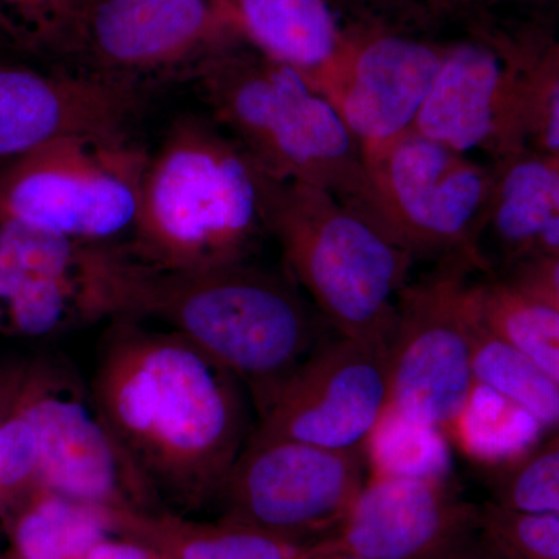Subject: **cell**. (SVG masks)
Instances as JSON below:
<instances>
[{"mask_svg":"<svg viewBox=\"0 0 559 559\" xmlns=\"http://www.w3.org/2000/svg\"><path fill=\"white\" fill-rule=\"evenodd\" d=\"M31 51L66 53L84 0H0Z\"/></svg>","mask_w":559,"mask_h":559,"instance_id":"obj_29","label":"cell"},{"mask_svg":"<svg viewBox=\"0 0 559 559\" xmlns=\"http://www.w3.org/2000/svg\"><path fill=\"white\" fill-rule=\"evenodd\" d=\"M522 150L559 154V40L528 49L521 117Z\"/></svg>","mask_w":559,"mask_h":559,"instance_id":"obj_27","label":"cell"},{"mask_svg":"<svg viewBox=\"0 0 559 559\" xmlns=\"http://www.w3.org/2000/svg\"><path fill=\"white\" fill-rule=\"evenodd\" d=\"M110 536L109 510L43 485L31 492L11 530L17 559H86Z\"/></svg>","mask_w":559,"mask_h":559,"instance_id":"obj_21","label":"cell"},{"mask_svg":"<svg viewBox=\"0 0 559 559\" xmlns=\"http://www.w3.org/2000/svg\"><path fill=\"white\" fill-rule=\"evenodd\" d=\"M17 411L38 440L43 487L109 511L160 509L156 491L121 447L91 388L70 374L44 382Z\"/></svg>","mask_w":559,"mask_h":559,"instance_id":"obj_12","label":"cell"},{"mask_svg":"<svg viewBox=\"0 0 559 559\" xmlns=\"http://www.w3.org/2000/svg\"><path fill=\"white\" fill-rule=\"evenodd\" d=\"M390 2H392V0H390ZM426 3H428V0H425Z\"/></svg>","mask_w":559,"mask_h":559,"instance_id":"obj_38","label":"cell"},{"mask_svg":"<svg viewBox=\"0 0 559 559\" xmlns=\"http://www.w3.org/2000/svg\"><path fill=\"white\" fill-rule=\"evenodd\" d=\"M0 47H11V49L27 50L21 33L14 27L9 14L3 10L2 2H0Z\"/></svg>","mask_w":559,"mask_h":559,"instance_id":"obj_34","label":"cell"},{"mask_svg":"<svg viewBox=\"0 0 559 559\" xmlns=\"http://www.w3.org/2000/svg\"><path fill=\"white\" fill-rule=\"evenodd\" d=\"M471 301L485 326L559 382V311L506 280L471 282Z\"/></svg>","mask_w":559,"mask_h":559,"instance_id":"obj_22","label":"cell"},{"mask_svg":"<svg viewBox=\"0 0 559 559\" xmlns=\"http://www.w3.org/2000/svg\"><path fill=\"white\" fill-rule=\"evenodd\" d=\"M466 257H447L439 270L401 290L388 345L389 403L447 433L465 407L474 380L468 326Z\"/></svg>","mask_w":559,"mask_h":559,"instance_id":"obj_8","label":"cell"},{"mask_svg":"<svg viewBox=\"0 0 559 559\" xmlns=\"http://www.w3.org/2000/svg\"><path fill=\"white\" fill-rule=\"evenodd\" d=\"M544 432V426L528 412L476 382L451 441L471 460L491 469L524 457L539 443Z\"/></svg>","mask_w":559,"mask_h":559,"instance_id":"obj_24","label":"cell"},{"mask_svg":"<svg viewBox=\"0 0 559 559\" xmlns=\"http://www.w3.org/2000/svg\"><path fill=\"white\" fill-rule=\"evenodd\" d=\"M506 280L525 296L559 311V253L518 261Z\"/></svg>","mask_w":559,"mask_h":559,"instance_id":"obj_31","label":"cell"},{"mask_svg":"<svg viewBox=\"0 0 559 559\" xmlns=\"http://www.w3.org/2000/svg\"><path fill=\"white\" fill-rule=\"evenodd\" d=\"M444 50L447 46L399 25L358 24L345 31L340 57L308 81L340 114L362 156L369 157L412 131L439 75Z\"/></svg>","mask_w":559,"mask_h":559,"instance_id":"obj_10","label":"cell"},{"mask_svg":"<svg viewBox=\"0 0 559 559\" xmlns=\"http://www.w3.org/2000/svg\"><path fill=\"white\" fill-rule=\"evenodd\" d=\"M495 2H496V0H495Z\"/></svg>","mask_w":559,"mask_h":559,"instance_id":"obj_39","label":"cell"},{"mask_svg":"<svg viewBox=\"0 0 559 559\" xmlns=\"http://www.w3.org/2000/svg\"><path fill=\"white\" fill-rule=\"evenodd\" d=\"M240 384L175 331L117 319L91 390L160 502L190 514L218 500L248 444Z\"/></svg>","mask_w":559,"mask_h":559,"instance_id":"obj_1","label":"cell"},{"mask_svg":"<svg viewBox=\"0 0 559 559\" xmlns=\"http://www.w3.org/2000/svg\"><path fill=\"white\" fill-rule=\"evenodd\" d=\"M389 396L388 348L336 334L322 342L259 412L249 441L364 450Z\"/></svg>","mask_w":559,"mask_h":559,"instance_id":"obj_11","label":"cell"},{"mask_svg":"<svg viewBox=\"0 0 559 559\" xmlns=\"http://www.w3.org/2000/svg\"><path fill=\"white\" fill-rule=\"evenodd\" d=\"M502 160V167L495 171L479 238L489 231L500 252L516 263L557 255L559 154L524 151Z\"/></svg>","mask_w":559,"mask_h":559,"instance_id":"obj_18","label":"cell"},{"mask_svg":"<svg viewBox=\"0 0 559 559\" xmlns=\"http://www.w3.org/2000/svg\"><path fill=\"white\" fill-rule=\"evenodd\" d=\"M0 301L25 336L109 319L102 245L0 221Z\"/></svg>","mask_w":559,"mask_h":559,"instance_id":"obj_16","label":"cell"},{"mask_svg":"<svg viewBox=\"0 0 559 559\" xmlns=\"http://www.w3.org/2000/svg\"><path fill=\"white\" fill-rule=\"evenodd\" d=\"M263 230L259 168L218 128L183 117L146 160L123 245L164 270H213L249 261Z\"/></svg>","mask_w":559,"mask_h":559,"instance_id":"obj_4","label":"cell"},{"mask_svg":"<svg viewBox=\"0 0 559 559\" xmlns=\"http://www.w3.org/2000/svg\"><path fill=\"white\" fill-rule=\"evenodd\" d=\"M364 164L374 224L393 241L412 257H466L480 270L477 238L495 173L412 131Z\"/></svg>","mask_w":559,"mask_h":559,"instance_id":"obj_7","label":"cell"},{"mask_svg":"<svg viewBox=\"0 0 559 559\" xmlns=\"http://www.w3.org/2000/svg\"><path fill=\"white\" fill-rule=\"evenodd\" d=\"M495 0H457L455 5V13H465L473 17V22L476 21V14L484 13Z\"/></svg>","mask_w":559,"mask_h":559,"instance_id":"obj_35","label":"cell"},{"mask_svg":"<svg viewBox=\"0 0 559 559\" xmlns=\"http://www.w3.org/2000/svg\"><path fill=\"white\" fill-rule=\"evenodd\" d=\"M139 81L0 62V162L64 138L128 139Z\"/></svg>","mask_w":559,"mask_h":559,"instance_id":"obj_15","label":"cell"},{"mask_svg":"<svg viewBox=\"0 0 559 559\" xmlns=\"http://www.w3.org/2000/svg\"><path fill=\"white\" fill-rule=\"evenodd\" d=\"M480 530L514 559H559V513H518L487 502Z\"/></svg>","mask_w":559,"mask_h":559,"instance_id":"obj_28","label":"cell"},{"mask_svg":"<svg viewBox=\"0 0 559 559\" xmlns=\"http://www.w3.org/2000/svg\"><path fill=\"white\" fill-rule=\"evenodd\" d=\"M480 528V507L450 480L370 476L323 549L364 559H440Z\"/></svg>","mask_w":559,"mask_h":559,"instance_id":"obj_17","label":"cell"},{"mask_svg":"<svg viewBox=\"0 0 559 559\" xmlns=\"http://www.w3.org/2000/svg\"><path fill=\"white\" fill-rule=\"evenodd\" d=\"M432 16H447V14L455 13L457 0H428Z\"/></svg>","mask_w":559,"mask_h":559,"instance_id":"obj_36","label":"cell"},{"mask_svg":"<svg viewBox=\"0 0 559 559\" xmlns=\"http://www.w3.org/2000/svg\"><path fill=\"white\" fill-rule=\"evenodd\" d=\"M489 502L518 513H559V430L524 457L491 468Z\"/></svg>","mask_w":559,"mask_h":559,"instance_id":"obj_26","label":"cell"},{"mask_svg":"<svg viewBox=\"0 0 559 559\" xmlns=\"http://www.w3.org/2000/svg\"><path fill=\"white\" fill-rule=\"evenodd\" d=\"M108 286L114 319L165 323L235 374L259 412L331 337L329 323L293 282L249 261L164 270L119 245L110 252Z\"/></svg>","mask_w":559,"mask_h":559,"instance_id":"obj_2","label":"cell"},{"mask_svg":"<svg viewBox=\"0 0 559 559\" xmlns=\"http://www.w3.org/2000/svg\"><path fill=\"white\" fill-rule=\"evenodd\" d=\"M238 40L213 0H84L66 53L91 73L140 81L194 69Z\"/></svg>","mask_w":559,"mask_h":559,"instance_id":"obj_13","label":"cell"},{"mask_svg":"<svg viewBox=\"0 0 559 559\" xmlns=\"http://www.w3.org/2000/svg\"><path fill=\"white\" fill-rule=\"evenodd\" d=\"M259 173L264 226L312 307L340 336L388 348L412 253L330 191Z\"/></svg>","mask_w":559,"mask_h":559,"instance_id":"obj_5","label":"cell"},{"mask_svg":"<svg viewBox=\"0 0 559 559\" xmlns=\"http://www.w3.org/2000/svg\"><path fill=\"white\" fill-rule=\"evenodd\" d=\"M86 559H168L159 550L124 536H110L102 540L87 555Z\"/></svg>","mask_w":559,"mask_h":559,"instance_id":"obj_32","label":"cell"},{"mask_svg":"<svg viewBox=\"0 0 559 559\" xmlns=\"http://www.w3.org/2000/svg\"><path fill=\"white\" fill-rule=\"evenodd\" d=\"M146 160L128 139L64 138L0 162V221L117 245L138 218Z\"/></svg>","mask_w":559,"mask_h":559,"instance_id":"obj_6","label":"cell"},{"mask_svg":"<svg viewBox=\"0 0 559 559\" xmlns=\"http://www.w3.org/2000/svg\"><path fill=\"white\" fill-rule=\"evenodd\" d=\"M190 72L215 120L259 170L330 191L373 221L358 140L299 70L238 40Z\"/></svg>","mask_w":559,"mask_h":559,"instance_id":"obj_3","label":"cell"},{"mask_svg":"<svg viewBox=\"0 0 559 559\" xmlns=\"http://www.w3.org/2000/svg\"><path fill=\"white\" fill-rule=\"evenodd\" d=\"M323 543V540H322ZM307 559H364L355 557V555L344 554V551L323 549L322 544L314 554L310 555Z\"/></svg>","mask_w":559,"mask_h":559,"instance_id":"obj_37","label":"cell"},{"mask_svg":"<svg viewBox=\"0 0 559 559\" xmlns=\"http://www.w3.org/2000/svg\"><path fill=\"white\" fill-rule=\"evenodd\" d=\"M468 40L448 44L436 83L412 132L466 154L487 150L506 159L524 153L522 100L528 46L474 25Z\"/></svg>","mask_w":559,"mask_h":559,"instance_id":"obj_14","label":"cell"},{"mask_svg":"<svg viewBox=\"0 0 559 559\" xmlns=\"http://www.w3.org/2000/svg\"><path fill=\"white\" fill-rule=\"evenodd\" d=\"M238 39L310 80L340 57L345 31L329 0H213Z\"/></svg>","mask_w":559,"mask_h":559,"instance_id":"obj_20","label":"cell"},{"mask_svg":"<svg viewBox=\"0 0 559 559\" xmlns=\"http://www.w3.org/2000/svg\"><path fill=\"white\" fill-rule=\"evenodd\" d=\"M366 452L248 441L216 503L219 518L288 538H330L366 484Z\"/></svg>","mask_w":559,"mask_h":559,"instance_id":"obj_9","label":"cell"},{"mask_svg":"<svg viewBox=\"0 0 559 559\" xmlns=\"http://www.w3.org/2000/svg\"><path fill=\"white\" fill-rule=\"evenodd\" d=\"M468 326L474 380L513 401L544 429L558 432L559 382L481 323L469 290Z\"/></svg>","mask_w":559,"mask_h":559,"instance_id":"obj_23","label":"cell"},{"mask_svg":"<svg viewBox=\"0 0 559 559\" xmlns=\"http://www.w3.org/2000/svg\"><path fill=\"white\" fill-rule=\"evenodd\" d=\"M39 485L38 440L31 423L17 411L0 423V506Z\"/></svg>","mask_w":559,"mask_h":559,"instance_id":"obj_30","label":"cell"},{"mask_svg":"<svg viewBox=\"0 0 559 559\" xmlns=\"http://www.w3.org/2000/svg\"><path fill=\"white\" fill-rule=\"evenodd\" d=\"M370 476L450 480V439L432 423L388 403L364 444Z\"/></svg>","mask_w":559,"mask_h":559,"instance_id":"obj_25","label":"cell"},{"mask_svg":"<svg viewBox=\"0 0 559 559\" xmlns=\"http://www.w3.org/2000/svg\"><path fill=\"white\" fill-rule=\"evenodd\" d=\"M440 559H514L506 554L498 544L477 530L468 538L463 539L454 549L444 554Z\"/></svg>","mask_w":559,"mask_h":559,"instance_id":"obj_33","label":"cell"},{"mask_svg":"<svg viewBox=\"0 0 559 559\" xmlns=\"http://www.w3.org/2000/svg\"><path fill=\"white\" fill-rule=\"evenodd\" d=\"M109 518L114 536L148 544L168 559H307L322 544L224 518L198 521L168 509L116 510Z\"/></svg>","mask_w":559,"mask_h":559,"instance_id":"obj_19","label":"cell"}]
</instances>
